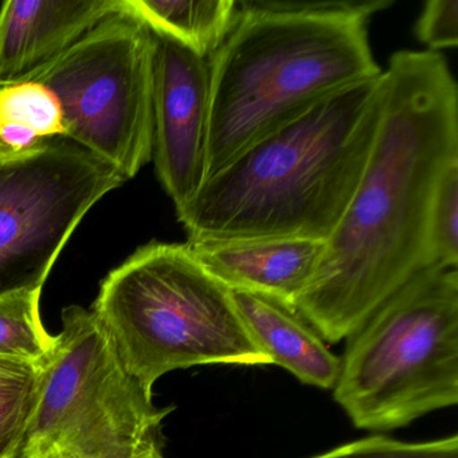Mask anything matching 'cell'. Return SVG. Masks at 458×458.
Returning a JSON list of instances; mask_svg holds the SVG:
<instances>
[{"instance_id":"6da1fadb","label":"cell","mask_w":458,"mask_h":458,"mask_svg":"<svg viewBox=\"0 0 458 458\" xmlns=\"http://www.w3.org/2000/svg\"><path fill=\"white\" fill-rule=\"evenodd\" d=\"M385 80L382 117L360 181L315 277L294 302L332 344L430 270L431 205L445 171L458 162V85L446 58L399 50Z\"/></svg>"},{"instance_id":"277c9868","label":"cell","mask_w":458,"mask_h":458,"mask_svg":"<svg viewBox=\"0 0 458 458\" xmlns=\"http://www.w3.org/2000/svg\"><path fill=\"white\" fill-rule=\"evenodd\" d=\"M90 310L127 371L151 391L174 369L272 364L246 329L232 291L187 243L139 248L106 276Z\"/></svg>"},{"instance_id":"d6986e66","label":"cell","mask_w":458,"mask_h":458,"mask_svg":"<svg viewBox=\"0 0 458 458\" xmlns=\"http://www.w3.org/2000/svg\"><path fill=\"white\" fill-rule=\"evenodd\" d=\"M418 41L428 52L454 49L458 45V0H428L415 23Z\"/></svg>"},{"instance_id":"5bb4252c","label":"cell","mask_w":458,"mask_h":458,"mask_svg":"<svg viewBox=\"0 0 458 458\" xmlns=\"http://www.w3.org/2000/svg\"><path fill=\"white\" fill-rule=\"evenodd\" d=\"M64 133L60 106L47 88L28 77L0 84V162L36 157Z\"/></svg>"},{"instance_id":"ffe728a7","label":"cell","mask_w":458,"mask_h":458,"mask_svg":"<svg viewBox=\"0 0 458 458\" xmlns=\"http://www.w3.org/2000/svg\"><path fill=\"white\" fill-rule=\"evenodd\" d=\"M139 458H165V455H163L162 450H155V452L141 455V457Z\"/></svg>"},{"instance_id":"8fae6325","label":"cell","mask_w":458,"mask_h":458,"mask_svg":"<svg viewBox=\"0 0 458 458\" xmlns=\"http://www.w3.org/2000/svg\"><path fill=\"white\" fill-rule=\"evenodd\" d=\"M200 265L230 291L267 294L293 305L315 277L324 241L307 238L186 242Z\"/></svg>"},{"instance_id":"52a82bcc","label":"cell","mask_w":458,"mask_h":458,"mask_svg":"<svg viewBox=\"0 0 458 458\" xmlns=\"http://www.w3.org/2000/svg\"><path fill=\"white\" fill-rule=\"evenodd\" d=\"M154 53V34L135 18L117 14L25 76L55 96L64 139L125 181L152 159Z\"/></svg>"},{"instance_id":"9a60e30c","label":"cell","mask_w":458,"mask_h":458,"mask_svg":"<svg viewBox=\"0 0 458 458\" xmlns=\"http://www.w3.org/2000/svg\"><path fill=\"white\" fill-rule=\"evenodd\" d=\"M45 360L0 356V458L20 455L41 395Z\"/></svg>"},{"instance_id":"8992f818","label":"cell","mask_w":458,"mask_h":458,"mask_svg":"<svg viewBox=\"0 0 458 458\" xmlns=\"http://www.w3.org/2000/svg\"><path fill=\"white\" fill-rule=\"evenodd\" d=\"M152 391L125 369L92 310L65 308L18 458H139L162 450Z\"/></svg>"},{"instance_id":"7c38bea8","label":"cell","mask_w":458,"mask_h":458,"mask_svg":"<svg viewBox=\"0 0 458 458\" xmlns=\"http://www.w3.org/2000/svg\"><path fill=\"white\" fill-rule=\"evenodd\" d=\"M232 296L246 329L272 364L288 369L302 383L334 390L340 358L293 305L254 292L232 291Z\"/></svg>"},{"instance_id":"ac0fdd59","label":"cell","mask_w":458,"mask_h":458,"mask_svg":"<svg viewBox=\"0 0 458 458\" xmlns=\"http://www.w3.org/2000/svg\"><path fill=\"white\" fill-rule=\"evenodd\" d=\"M312 458H458V437L454 434L418 444L383 436L369 437Z\"/></svg>"},{"instance_id":"9c48e42d","label":"cell","mask_w":458,"mask_h":458,"mask_svg":"<svg viewBox=\"0 0 458 458\" xmlns=\"http://www.w3.org/2000/svg\"><path fill=\"white\" fill-rule=\"evenodd\" d=\"M154 38L152 157L157 178L179 216L206 181L210 125L208 61L167 37L154 34Z\"/></svg>"},{"instance_id":"ba28073f","label":"cell","mask_w":458,"mask_h":458,"mask_svg":"<svg viewBox=\"0 0 458 458\" xmlns=\"http://www.w3.org/2000/svg\"><path fill=\"white\" fill-rule=\"evenodd\" d=\"M125 179L66 139L0 162V296L41 289L80 222Z\"/></svg>"},{"instance_id":"7a4b0ae2","label":"cell","mask_w":458,"mask_h":458,"mask_svg":"<svg viewBox=\"0 0 458 458\" xmlns=\"http://www.w3.org/2000/svg\"><path fill=\"white\" fill-rule=\"evenodd\" d=\"M380 76L343 88L246 147L178 219L189 241L326 242L369 160L385 104Z\"/></svg>"},{"instance_id":"30bf717a","label":"cell","mask_w":458,"mask_h":458,"mask_svg":"<svg viewBox=\"0 0 458 458\" xmlns=\"http://www.w3.org/2000/svg\"><path fill=\"white\" fill-rule=\"evenodd\" d=\"M117 14H123V0L4 2L0 7V84L28 76Z\"/></svg>"},{"instance_id":"5b68a950","label":"cell","mask_w":458,"mask_h":458,"mask_svg":"<svg viewBox=\"0 0 458 458\" xmlns=\"http://www.w3.org/2000/svg\"><path fill=\"white\" fill-rule=\"evenodd\" d=\"M347 339L334 395L356 428L393 430L455 406L457 267L420 273Z\"/></svg>"},{"instance_id":"3957f363","label":"cell","mask_w":458,"mask_h":458,"mask_svg":"<svg viewBox=\"0 0 458 458\" xmlns=\"http://www.w3.org/2000/svg\"><path fill=\"white\" fill-rule=\"evenodd\" d=\"M391 4L238 2L226 37L208 58L206 181L327 96L380 76L369 25Z\"/></svg>"},{"instance_id":"e0dca14e","label":"cell","mask_w":458,"mask_h":458,"mask_svg":"<svg viewBox=\"0 0 458 458\" xmlns=\"http://www.w3.org/2000/svg\"><path fill=\"white\" fill-rule=\"evenodd\" d=\"M428 262L430 269L458 264V162L449 165L431 205L428 224Z\"/></svg>"},{"instance_id":"2e32d148","label":"cell","mask_w":458,"mask_h":458,"mask_svg":"<svg viewBox=\"0 0 458 458\" xmlns=\"http://www.w3.org/2000/svg\"><path fill=\"white\" fill-rule=\"evenodd\" d=\"M41 289L0 296V356L45 360L55 344L39 315Z\"/></svg>"},{"instance_id":"4fadbf2b","label":"cell","mask_w":458,"mask_h":458,"mask_svg":"<svg viewBox=\"0 0 458 458\" xmlns=\"http://www.w3.org/2000/svg\"><path fill=\"white\" fill-rule=\"evenodd\" d=\"M237 4V0H123V14L208 61L226 37Z\"/></svg>"}]
</instances>
